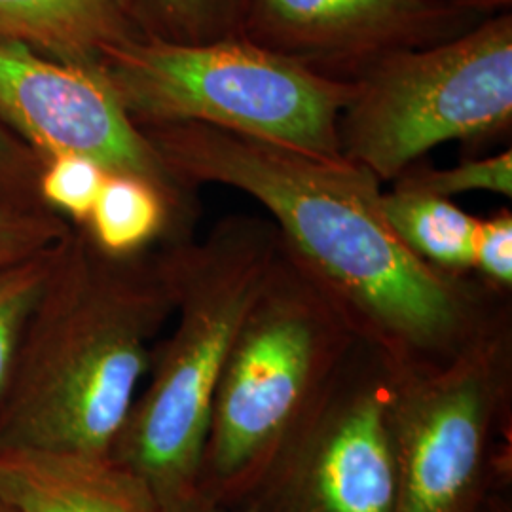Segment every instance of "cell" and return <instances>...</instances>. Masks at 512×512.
<instances>
[{
    "label": "cell",
    "mask_w": 512,
    "mask_h": 512,
    "mask_svg": "<svg viewBox=\"0 0 512 512\" xmlns=\"http://www.w3.org/2000/svg\"><path fill=\"white\" fill-rule=\"evenodd\" d=\"M141 129L188 188L220 184L260 203L359 340L387 359L439 365L505 315L494 302L505 293L397 238L380 209L384 184L363 167L205 124Z\"/></svg>",
    "instance_id": "cell-1"
},
{
    "label": "cell",
    "mask_w": 512,
    "mask_h": 512,
    "mask_svg": "<svg viewBox=\"0 0 512 512\" xmlns=\"http://www.w3.org/2000/svg\"><path fill=\"white\" fill-rule=\"evenodd\" d=\"M173 306L162 251L107 255L71 232L21 336L0 446L110 456Z\"/></svg>",
    "instance_id": "cell-2"
},
{
    "label": "cell",
    "mask_w": 512,
    "mask_h": 512,
    "mask_svg": "<svg viewBox=\"0 0 512 512\" xmlns=\"http://www.w3.org/2000/svg\"><path fill=\"white\" fill-rule=\"evenodd\" d=\"M279 243L270 217L239 213L213 224L202 241L175 239L162 251L175 325L154 348L147 385L110 458L147 480L169 512H183L198 497L220 374Z\"/></svg>",
    "instance_id": "cell-3"
},
{
    "label": "cell",
    "mask_w": 512,
    "mask_h": 512,
    "mask_svg": "<svg viewBox=\"0 0 512 512\" xmlns=\"http://www.w3.org/2000/svg\"><path fill=\"white\" fill-rule=\"evenodd\" d=\"M357 342L346 313L281 241L220 374L198 497L232 507L258 494Z\"/></svg>",
    "instance_id": "cell-4"
},
{
    "label": "cell",
    "mask_w": 512,
    "mask_h": 512,
    "mask_svg": "<svg viewBox=\"0 0 512 512\" xmlns=\"http://www.w3.org/2000/svg\"><path fill=\"white\" fill-rule=\"evenodd\" d=\"M139 128L205 124L323 158H342L353 82L315 73L243 37L177 42L145 35L93 67Z\"/></svg>",
    "instance_id": "cell-5"
},
{
    "label": "cell",
    "mask_w": 512,
    "mask_h": 512,
    "mask_svg": "<svg viewBox=\"0 0 512 512\" xmlns=\"http://www.w3.org/2000/svg\"><path fill=\"white\" fill-rule=\"evenodd\" d=\"M511 126L512 14L501 12L361 74L340 118V154L393 183L433 148L480 143Z\"/></svg>",
    "instance_id": "cell-6"
},
{
    "label": "cell",
    "mask_w": 512,
    "mask_h": 512,
    "mask_svg": "<svg viewBox=\"0 0 512 512\" xmlns=\"http://www.w3.org/2000/svg\"><path fill=\"white\" fill-rule=\"evenodd\" d=\"M387 361L395 512H475L495 406L509 382L507 313L444 363Z\"/></svg>",
    "instance_id": "cell-7"
},
{
    "label": "cell",
    "mask_w": 512,
    "mask_h": 512,
    "mask_svg": "<svg viewBox=\"0 0 512 512\" xmlns=\"http://www.w3.org/2000/svg\"><path fill=\"white\" fill-rule=\"evenodd\" d=\"M0 120L42 160L65 154L88 158L107 175L154 186L184 230L194 220V190L173 175L95 69L0 42Z\"/></svg>",
    "instance_id": "cell-8"
},
{
    "label": "cell",
    "mask_w": 512,
    "mask_h": 512,
    "mask_svg": "<svg viewBox=\"0 0 512 512\" xmlns=\"http://www.w3.org/2000/svg\"><path fill=\"white\" fill-rule=\"evenodd\" d=\"M346 363L260 488L272 503L268 512H395L389 361L372 348L370 378L353 384Z\"/></svg>",
    "instance_id": "cell-9"
},
{
    "label": "cell",
    "mask_w": 512,
    "mask_h": 512,
    "mask_svg": "<svg viewBox=\"0 0 512 512\" xmlns=\"http://www.w3.org/2000/svg\"><path fill=\"white\" fill-rule=\"evenodd\" d=\"M478 21L435 0H243L238 37L355 82L387 55L458 37Z\"/></svg>",
    "instance_id": "cell-10"
},
{
    "label": "cell",
    "mask_w": 512,
    "mask_h": 512,
    "mask_svg": "<svg viewBox=\"0 0 512 512\" xmlns=\"http://www.w3.org/2000/svg\"><path fill=\"white\" fill-rule=\"evenodd\" d=\"M0 501L12 512H169L110 456L0 446Z\"/></svg>",
    "instance_id": "cell-11"
},
{
    "label": "cell",
    "mask_w": 512,
    "mask_h": 512,
    "mask_svg": "<svg viewBox=\"0 0 512 512\" xmlns=\"http://www.w3.org/2000/svg\"><path fill=\"white\" fill-rule=\"evenodd\" d=\"M148 35L137 0H0V42L93 69L105 50Z\"/></svg>",
    "instance_id": "cell-12"
},
{
    "label": "cell",
    "mask_w": 512,
    "mask_h": 512,
    "mask_svg": "<svg viewBox=\"0 0 512 512\" xmlns=\"http://www.w3.org/2000/svg\"><path fill=\"white\" fill-rule=\"evenodd\" d=\"M380 209L397 238L423 262L450 274H475L478 217L450 198L399 184L382 192Z\"/></svg>",
    "instance_id": "cell-13"
},
{
    "label": "cell",
    "mask_w": 512,
    "mask_h": 512,
    "mask_svg": "<svg viewBox=\"0 0 512 512\" xmlns=\"http://www.w3.org/2000/svg\"><path fill=\"white\" fill-rule=\"evenodd\" d=\"M84 230L103 253L112 256L143 253L165 232L188 238L154 186L122 175H107Z\"/></svg>",
    "instance_id": "cell-14"
},
{
    "label": "cell",
    "mask_w": 512,
    "mask_h": 512,
    "mask_svg": "<svg viewBox=\"0 0 512 512\" xmlns=\"http://www.w3.org/2000/svg\"><path fill=\"white\" fill-rule=\"evenodd\" d=\"M59 245L0 272V414L12 387L23 330L50 275Z\"/></svg>",
    "instance_id": "cell-15"
},
{
    "label": "cell",
    "mask_w": 512,
    "mask_h": 512,
    "mask_svg": "<svg viewBox=\"0 0 512 512\" xmlns=\"http://www.w3.org/2000/svg\"><path fill=\"white\" fill-rule=\"evenodd\" d=\"M148 35L177 42L238 37L243 0H137Z\"/></svg>",
    "instance_id": "cell-16"
},
{
    "label": "cell",
    "mask_w": 512,
    "mask_h": 512,
    "mask_svg": "<svg viewBox=\"0 0 512 512\" xmlns=\"http://www.w3.org/2000/svg\"><path fill=\"white\" fill-rule=\"evenodd\" d=\"M71 232L52 211L25 202L16 186L0 184V272L54 249Z\"/></svg>",
    "instance_id": "cell-17"
},
{
    "label": "cell",
    "mask_w": 512,
    "mask_h": 512,
    "mask_svg": "<svg viewBox=\"0 0 512 512\" xmlns=\"http://www.w3.org/2000/svg\"><path fill=\"white\" fill-rule=\"evenodd\" d=\"M393 184L437 194L450 200L469 192H490L511 198L512 150L507 148L492 156L467 160L448 169H437L418 162L406 169Z\"/></svg>",
    "instance_id": "cell-18"
},
{
    "label": "cell",
    "mask_w": 512,
    "mask_h": 512,
    "mask_svg": "<svg viewBox=\"0 0 512 512\" xmlns=\"http://www.w3.org/2000/svg\"><path fill=\"white\" fill-rule=\"evenodd\" d=\"M105 179L107 173L92 160L65 154L42 162L37 184L44 202L86 226Z\"/></svg>",
    "instance_id": "cell-19"
},
{
    "label": "cell",
    "mask_w": 512,
    "mask_h": 512,
    "mask_svg": "<svg viewBox=\"0 0 512 512\" xmlns=\"http://www.w3.org/2000/svg\"><path fill=\"white\" fill-rule=\"evenodd\" d=\"M475 274L505 293L512 287V213L501 209L478 220L475 238Z\"/></svg>",
    "instance_id": "cell-20"
},
{
    "label": "cell",
    "mask_w": 512,
    "mask_h": 512,
    "mask_svg": "<svg viewBox=\"0 0 512 512\" xmlns=\"http://www.w3.org/2000/svg\"><path fill=\"white\" fill-rule=\"evenodd\" d=\"M35 173H37L35 154L23 145H19L18 141L0 124V184L19 188L27 179H33Z\"/></svg>",
    "instance_id": "cell-21"
},
{
    "label": "cell",
    "mask_w": 512,
    "mask_h": 512,
    "mask_svg": "<svg viewBox=\"0 0 512 512\" xmlns=\"http://www.w3.org/2000/svg\"><path fill=\"white\" fill-rule=\"evenodd\" d=\"M440 6L475 19L490 18L501 12H511L512 0H435Z\"/></svg>",
    "instance_id": "cell-22"
},
{
    "label": "cell",
    "mask_w": 512,
    "mask_h": 512,
    "mask_svg": "<svg viewBox=\"0 0 512 512\" xmlns=\"http://www.w3.org/2000/svg\"><path fill=\"white\" fill-rule=\"evenodd\" d=\"M183 512H260L258 509H243L236 511L228 505H219V503H211V501H203L200 497H196Z\"/></svg>",
    "instance_id": "cell-23"
},
{
    "label": "cell",
    "mask_w": 512,
    "mask_h": 512,
    "mask_svg": "<svg viewBox=\"0 0 512 512\" xmlns=\"http://www.w3.org/2000/svg\"><path fill=\"white\" fill-rule=\"evenodd\" d=\"M0 512H12V511H10V509H8V507H6V505H4V503H2V501H0Z\"/></svg>",
    "instance_id": "cell-24"
}]
</instances>
